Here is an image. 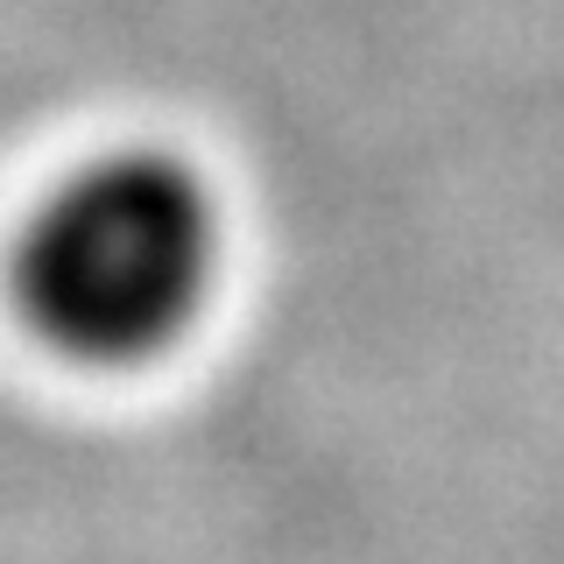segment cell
<instances>
[{"label": "cell", "mask_w": 564, "mask_h": 564, "mask_svg": "<svg viewBox=\"0 0 564 564\" xmlns=\"http://www.w3.org/2000/svg\"><path fill=\"white\" fill-rule=\"evenodd\" d=\"M219 198L170 149H106L29 205L8 296L29 339L93 375L184 346L219 290Z\"/></svg>", "instance_id": "1"}]
</instances>
